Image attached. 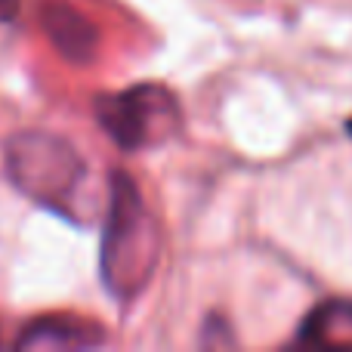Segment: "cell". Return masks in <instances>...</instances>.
<instances>
[{
	"label": "cell",
	"mask_w": 352,
	"mask_h": 352,
	"mask_svg": "<svg viewBox=\"0 0 352 352\" xmlns=\"http://www.w3.org/2000/svg\"><path fill=\"white\" fill-rule=\"evenodd\" d=\"M6 176L34 204L78 223L74 204L87 186V164L68 140L43 130H25L6 142Z\"/></svg>",
	"instance_id": "7a4b0ae2"
},
{
	"label": "cell",
	"mask_w": 352,
	"mask_h": 352,
	"mask_svg": "<svg viewBox=\"0 0 352 352\" xmlns=\"http://www.w3.org/2000/svg\"><path fill=\"white\" fill-rule=\"evenodd\" d=\"M161 260V232L142 198L140 186L127 170L109 176V207H105L99 272L102 285L121 306L136 300L152 281Z\"/></svg>",
	"instance_id": "6da1fadb"
},
{
	"label": "cell",
	"mask_w": 352,
	"mask_h": 352,
	"mask_svg": "<svg viewBox=\"0 0 352 352\" xmlns=\"http://www.w3.org/2000/svg\"><path fill=\"white\" fill-rule=\"evenodd\" d=\"M349 136H352V121H349Z\"/></svg>",
	"instance_id": "52a82bcc"
},
{
	"label": "cell",
	"mask_w": 352,
	"mask_h": 352,
	"mask_svg": "<svg viewBox=\"0 0 352 352\" xmlns=\"http://www.w3.org/2000/svg\"><path fill=\"white\" fill-rule=\"evenodd\" d=\"M96 121L121 152L161 148L182 130V109L164 84H133L96 96Z\"/></svg>",
	"instance_id": "3957f363"
},
{
	"label": "cell",
	"mask_w": 352,
	"mask_h": 352,
	"mask_svg": "<svg viewBox=\"0 0 352 352\" xmlns=\"http://www.w3.org/2000/svg\"><path fill=\"white\" fill-rule=\"evenodd\" d=\"M50 41L56 43L62 56L68 59H90L93 47H96V31L87 25L80 12L68 10V6H50L43 16Z\"/></svg>",
	"instance_id": "8992f818"
},
{
	"label": "cell",
	"mask_w": 352,
	"mask_h": 352,
	"mask_svg": "<svg viewBox=\"0 0 352 352\" xmlns=\"http://www.w3.org/2000/svg\"><path fill=\"white\" fill-rule=\"evenodd\" d=\"M105 343V334L99 324L84 322L72 316H47L25 324V331L16 337L19 349H84Z\"/></svg>",
	"instance_id": "277c9868"
},
{
	"label": "cell",
	"mask_w": 352,
	"mask_h": 352,
	"mask_svg": "<svg viewBox=\"0 0 352 352\" xmlns=\"http://www.w3.org/2000/svg\"><path fill=\"white\" fill-rule=\"evenodd\" d=\"M297 340L316 343V346L352 343V300H328L318 309H312L300 324Z\"/></svg>",
	"instance_id": "5b68a950"
}]
</instances>
